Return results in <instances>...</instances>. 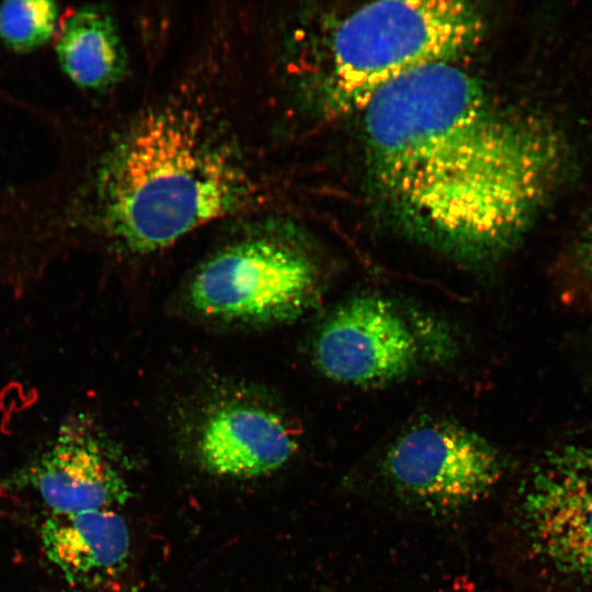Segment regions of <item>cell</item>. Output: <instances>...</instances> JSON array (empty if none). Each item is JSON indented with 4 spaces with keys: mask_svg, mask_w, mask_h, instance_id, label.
I'll use <instances>...</instances> for the list:
<instances>
[{
    "mask_svg": "<svg viewBox=\"0 0 592 592\" xmlns=\"http://www.w3.org/2000/svg\"><path fill=\"white\" fill-rule=\"evenodd\" d=\"M56 52L62 70L81 88H109L126 71V52L117 26L100 5L80 8L65 21Z\"/></svg>",
    "mask_w": 592,
    "mask_h": 592,
    "instance_id": "obj_11",
    "label": "cell"
},
{
    "mask_svg": "<svg viewBox=\"0 0 592 592\" xmlns=\"http://www.w3.org/2000/svg\"><path fill=\"white\" fill-rule=\"evenodd\" d=\"M578 265L582 275L592 282V221L582 238L578 251Z\"/></svg>",
    "mask_w": 592,
    "mask_h": 592,
    "instance_id": "obj_13",
    "label": "cell"
},
{
    "mask_svg": "<svg viewBox=\"0 0 592 592\" xmlns=\"http://www.w3.org/2000/svg\"><path fill=\"white\" fill-rule=\"evenodd\" d=\"M512 521L538 592H592V443L547 449L516 487Z\"/></svg>",
    "mask_w": 592,
    "mask_h": 592,
    "instance_id": "obj_4",
    "label": "cell"
},
{
    "mask_svg": "<svg viewBox=\"0 0 592 592\" xmlns=\"http://www.w3.org/2000/svg\"><path fill=\"white\" fill-rule=\"evenodd\" d=\"M57 20L53 1H8L0 5V37L13 50L29 52L49 41Z\"/></svg>",
    "mask_w": 592,
    "mask_h": 592,
    "instance_id": "obj_12",
    "label": "cell"
},
{
    "mask_svg": "<svg viewBox=\"0 0 592 592\" xmlns=\"http://www.w3.org/2000/svg\"><path fill=\"white\" fill-rule=\"evenodd\" d=\"M296 449L294 437L277 414L260 407L225 406L212 413L198 440V456L208 471L235 478L273 473Z\"/></svg>",
    "mask_w": 592,
    "mask_h": 592,
    "instance_id": "obj_10",
    "label": "cell"
},
{
    "mask_svg": "<svg viewBox=\"0 0 592 592\" xmlns=\"http://www.w3.org/2000/svg\"><path fill=\"white\" fill-rule=\"evenodd\" d=\"M39 537L47 559L78 592H94L117 579L130 550L128 525L113 509L50 513Z\"/></svg>",
    "mask_w": 592,
    "mask_h": 592,
    "instance_id": "obj_9",
    "label": "cell"
},
{
    "mask_svg": "<svg viewBox=\"0 0 592 592\" xmlns=\"http://www.w3.org/2000/svg\"><path fill=\"white\" fill-rule=\"evenodd\" d=\"M449 345L430 319L385 297L363 295L329 316L318 333L315 358L335 382L376 386L408 376Z\"/></svg>",
    "mask_w": 592,
    "mask_h": 592,
    "instance_id": "obj_7",
    "label": "cell"
},
{
    "mask_svg": "<svg viewBox=\"0 0 592 592\" xmlns=\"http://www.w3.org/2000/svg\"><path fill=\"white\" fill-rule=\"evenodd\" d=\"M483 30L481 11L469 2H373L331 29L307 83L322 113H361L376 92L406 73L456 62L479 44Z\"/></svg>",
    "mask_w": 592,
    "mask_h": 592,
    "instance_id": "obj_3",
    "label": "cell"
},
{
    "mask_svg": "<svg viewBox=\"0 0 592 592\" xmlns=\"http://www.w3.org/2000/svg\"><path fill=\"white\" fill-rule=\"evenodd\" d=\"M361 113L383 203L408 234L457 259L514 246L560 172L554 133L497 107L456 62L406 73Z\"/></svg>",
    "mask_w": 592,
    "mask_h": 592,
    "instance_id": "obj_1",
    "label": "cell"
},
{
    "mask_svg": "<svg viewBox=\"0 0 592 592\" xmlns=\"http://www.w3.org/2000/svg\"><path fill=\"white\" fill-rule=\"evenodd\" d=\"M506 468L500 451L476 432L431 419L394 440L382 459L380 475L402 503L440 515L482 500Z\"/></svg>",
    "mask_w": 592,
    "mask_h": 592,
    "instance_id": "obj_6",
    "label": "cell"
},
{
    "mask_svg": "<svg viewBox=\"0 0 592 592\" xmlns=\"http://www.w3.org/2000/svg\"><path fill=\"white\" fill-rule=\"evenodd\" d=\"M2 486L34 490L52 513L113 509L130 497L98 440L76 424L64 426L49 447Z\"/></svg>",
    "mask_w": 592,
    "mask_h": 592,
    "instance_id": "obj_8",
    "label": "cell"
},
{
    "mask_svg": "<svg viewBox=\"0 0 592 592\" xmlns=\"http://www.w3.org/2000/svg\"><path fill=\"white\" fill-rule=\"evenodd\" d=\"M317 267L291 238L259 232L221 249L195 273L191 305L226 321L282 322L300 315L317 289Z\"/></svg>",
    "mask_w": 592,
    "mask_h": 592,
    "instance_id": "obj_5",
    "label": "cell"
},
{
    "mask_svg": "<svg viewBox=\"0 0 592 592\" xmlns=\"http://www.w3.org/2000/svg\"><path fill=\"white\" fill-rule=\"evenodd\" d=\"M255 183L237 147L200 111L148 109L111 143L94 179L104 229L129 251L167 248L251 201Z\"/></svg>",
    "mask_w": 592,
    "mask_h": 592,
    "instance_id": "obj_2",
    "label": "cell"
}]
</instances>
